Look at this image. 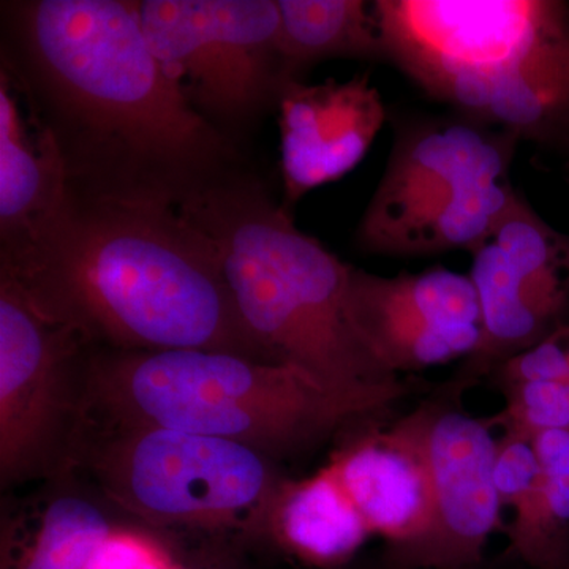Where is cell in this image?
Segmentation results:
<instances>
[{"mask_svg":"<svg viewBox=\"0 0 569 569\" xmlns=\"http://www.w3.org/2000/svg\"><path fill=\"white\" fill-rule=\"evenodd\" d=\"M500 388L527 381H569V323L493 370Z\"/></svg>","mask_w":569,"mask_h":569,"instance_id":"obj_22","label":"cell"},{"mask_svg":"<svg viewBox=\"0 0 569 569\" xmlns=\"http://www.w3.org/2000/svg\"><path fill=\"white\" fill-rule=\"evenodd\" d=\"M264 535L318 568L342 567L372 537L326 466L312 477L283 482Z\"/></svg>","mask_w":569,"mask_h":569,"instance_id":"obj_17","label":"cell"},{"mask_svg":"<svg viewBox=\"0 0 569 569\" xmlns=\"http://www.w3.org/2000/svg\"><path fill=\"white\" fill-rule=\"evenodd\" d=\"M93 350L0 279V486L71 473Z\"/></svg>","mask_w":569,"mask_h":569,"instance_id":"obj_6","label":"cell"},{"mask_svg":"<svg viewBox=\"0 0 569 569\" xmlns=\"http://www.w3.org/2000/svg\"><path fill=\"white\" fill-rule=\"evenodd\" d=\"M326 467L367 530L383 538L388 550L406 548L425 533L430 515L426 471L399 427L356 433Z\"/></svg>","mask_w":569,"mask_h":569,"instance_id":"obj_15","label":"cell"},{"mask_svg":"<svg viewBox=\"0 0 569 569\" xmlns=\"http://www.w3.org/2000/svg\"><path fill=\"white\" fill-rule=\"evenodd\" d=\"M86 569H179L170 553L144 531L122 527L104 539Z\"/></svg>","mask_w":569,"mask_h":569,"instance_id":"obj_24","label":"cell"},{"mask_svg":"<svg viewBox=\"0 0 569 569\" xmlns=\"http://www.w3.org/2000/svg\"><path fill=\"white\" fill-rule=\"evenodd\" d=\"M485 123L539 146L569 140V22L498 74Z\"/></svg>","mask_w":569,"mask_h":569,"instance_id":"obj_18","label":"cell"},{"mask_svg":"<svg viewBox=\"0 0 569 569\" xmlns=\"http://www.w3.org/2000/svg\"><path fill=\"white\" fill-rule=\"evenodd\" d=\"M539 477L515 509L509 552L535 569H569V429L531 438Z\"/></svg>","mask_w":569,"mask_h":569,"instance_id":"obj_20","label":"cell"},{"mask_svg":"<svg viewBox=\"0 0 569 569\" xmlns=\"http://www.w3.org/2000/svg\"><path fill=\"white\" fill-rule=\"evenodd\" d=\"M347 307L359 339L395 377L470 358L481 340L470 276L440 266L396 277L351 266Z\"/></svg>","mask_w":569,"mask_h":569,"instance_id":"obj_12","label":"cell"},{"mask_svg":"<svg viewBox=\"0 0 569 569\" xmlns=\"http://www.w3.org/2000/svg\"><path fill=\"white\" fill-rule=\"evenodd\" d=\"M471 257L481 340L467 358L463 383L569 323V236L549 227L522 197Z\"/></svg>","mask_w":569,"mask_h":569,"instance_id":"obj_10","label":"cell"},{"mask_svg":"<svg viewBox=\"0 0 569 569\" xmlns=\"http://www.w3.org/2000/svg\"><path fill=\"white\" fill-rule=\"evenodd\" d=\"M71 473L126 518L162 530L264 535L287 478L222 438L86 417Z\"/></svg>","mask_w":569,"mask_h":569,"instance_id":"obj_5","label":"cell"},{"mask_svg":"<svg viewBox=\"0 0 569 569\" xmlns=\"http://www.w3.org/2000/svg\"><path fill=\"white\" fill-rule=\"evenodd\" d=\"M0 279L93 351L216 350L266 361L212 242L173 206L73 200L40 249L0 268Z\"/></svg>","mask_w":569,"mask_h":569,"instance_id":"obj_2","label":"cell"},{"mask_svg":"<svg viewBox=\"0 0 569 569\" xmlns=\"http://www.w3.org/2000/svg\"><path fill=\"white\" fill-rule=\"evenodd\" d=\"M406 385L326 388L287 365L216 350L93 351L86 417L222 438L277 466L385 413Z\"/></svg>","mask_w":569,"mask_h":569,"instance_id":"obj_4","label":"cell"},{"mask_svg":"<svg viewBox=\"0 0 569 569\" xmlns=\"http://www.w3.org/2000/svg\"><path fill=\"white\" fill-rule=\"evenodd\" d=\"M396 426L425 467L430 515L421 538L387 550V559L408 568H477L489 538L503 527L493 485L492 425L447 396L427 400Z\"/></svg>","mask_w":569,"mask_h":569,"instance_id":"obj_9","label":"cell"},{"mask_svg":"<svg viewBox=\"0 0 569 569\" xmlns=\"http://www.w3.org/2000/svg\"><path fill=\"white\" fill-rule=\"evenodd\" d=\"M539 471L541 468L530 441L511 436L497 440L493 485L501 507L515 511L533 489Z\"/></svg>","mask_w":569,"mask_h":569,"instance_id":"obj_23","label":"cell"},{"mask_svg":"<svg viewBox=\"0 0 569 569\" xmlns=\"http://www.w3.org/2000/svg\"><path fill=\"white\" fill-rule=\"evenodd\" d=\"M518 142L473 121L429 122L402 133L359 223V249L406 254L419 233L468 193L508 179Z\"/></svg>","mask_w":569,"mask_h":569,"instance_id":"obj_11","label":"cell"},{"mask_svg":"<svg viewBox=\"0 0 569 569\" xmlns=\"http://www.w3.org/2000/svg\"><path fill=\"white\" fill-rule=\"evenodd\" d=\"M277 107L280 168L290 203L353 170L387 118L367 77L323 84L288 81Z\"/></svg>","mask_w":569,"mask_h":569,"instance_id":"obj_14","label":"cell"},{"mask_svg":"<svg viewBox=\"0 0 569 569\" xmlns=\"http://www.w3.org/2000/svg\"><path fill=\"white\" fill-rule=\"evenodd\" d=\"M387 569H421V568H408V567H402V565H397L395 563V561H391V560H388L387 559ZM470 569H477V568H470Z\"/></svg>","mask_w":569,"mask_h":569,"instance_id":"obj_25","label":"cell"},{"mask_svg":"<svg viewBox=\"0 0 569 569\" xmlns=\"http://www.w3.org/2000/svg\"><path fill=\"white\" fill-rule=\"evenodd\" d=\"M41 489L3 509L2 569H86L121 512L73 473Z\"/></svg>","mask_w":569,"mask_h":569,"instance_id":"obj_16","label":"cell"},{"mask_svg":"<svg viewBox=\"0 0 569 569\" xmlns=\"http://www.w3.org/2000/svg\"><path fill=\"white\" fill-rule=\"evenodd\" d=\"M176 209L212 242L238 316L266 361L342 392L400 383L351 325V266L298 230L260 183L224 174Z\"/></svg>","mask_w":569,"mask_h":569,"instance_id":"obj_3","label":"cell"},{"mask_svg":"<svg viewBox=\"0 0 569 569\" xmlns=\"http://www.w3.org/2000/svg\"><path fill=\"white\" fill-rule=\"evenodd\" d=\"M69 171L58 134L24 71H0V268L39 250L69 216Z\"/></svg>","mask_w":569,"mask_h":569,"instance_id":"obj_13","label":"cell"},{"mask_svg":"<svg viewBox=\"0 0 569 569\" xmlns=\"http://www.w3.org/2000/svg\"><path fill=\"white\" fill-rule=\"evenodd\" d=\"M501 391L507 406L489 421L505 436L531 441L546 430L569 429V381H527Z\"/></svg>","mask_w":569,"mask_h":569,"instance_id":"obj_21","label":"cell"},{"mask_svg":"<svg viewBox=\"0 0 569 569\" xmlns=\"http://www.w3.org/2000/svg\"><path fill=\"white\" fill-rule=\"evenodd\" d=\"M138 13L164 71L217 129L250 121L295 81L277 0H142Z\"/></svg>","mask_w":569,"mask_h":569,"instance_id":"obj_7","label":"cell"},{"mask_svg":"<svg viewBox=\"0 0 569 569\" xmlns=\"http://www.w3.org/2000/svg\"><path fill=\"white\" fill-rule=\"evenodd\" d=\"M385 56L429 96L451 102L477 80L492 82L569 22L550 0H378Z\"/></svg>","mask_w":569,"mask_h":569,"instance_id":"obj_8","label":"cell"},{"mask_svg":"<svg viewBox=\"0 0 569 569\" xmlns=\"http://www.w3.org/2000/svg\"><path fill=\"white\" fill-rule=\"evenodd\" d=\"M361 0H277L279 48L291 80L325 59H387L376 11Z\"/></svg>","mask_w":569,"mask_h":569,"instance_id":"obj_19","label":"cell"},{"mask_svg":"<svg viewBox=\"0 0 569 569\" xmlns=\"http://www.w3.org/2000/svg\"><path fill=\"white\" fill-rule=\"evenodd\" d=\"M17 24L73 200L178 208L227 174L230 144L153 54L138 2L37 0Z\"/></svg>","mask_w":569,"mask_h":569,"instance_id":"obj_1","label":"cell"}]
</instances>
